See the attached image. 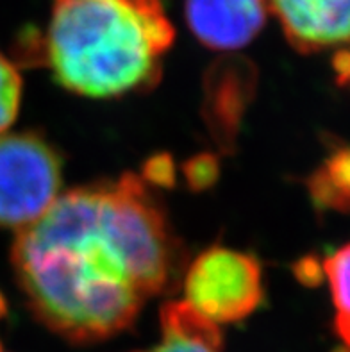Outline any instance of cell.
Returning <instances> with one entry per match:
<instances>
[{"instance_id":"1","label":"cell","mask_w":350,"mask_h":352,"mask_svg":"<svg viewBox=\"0 0 350 352\" xmlns=\"http://www.w3.org/2000/svg\"><path fill=\"white\" fill-rule=\"evenodd\" d=\"M11 265L34 317L86 345L120 335L170 290L184 250L146 184L124 174L61 193L17 232Z\"/></svg>"},{"instance_id":"2","label":"cell","mask_w":350,"mask_h":352,"mask_svg":"<svg viewBox=\"0 0 350 352\" xmlns=\"http://www.w3.org/2000/svg\"><path fill=\"white\" fill-rule=\"evenodd\" d=\"M173 38L161 0H54L36 47L63 88L111 98L155 85Z\"/></svg>"},{"instance_id":"3","label":"cell","mask_w":350,"mask_h":352,"mask_svg":"<svg viewBox=\"0 0 350 352\" xmlns=\"http://www.w3.org/2000/svg\"><path fill=\"white\" fill-rule=\"evenodd\" d=\"M59 152L34 131L0 134V228L22 231L61 195Z\"/></svg>"},{"instance_id":"4","label":"cell","mask_w":350,"mask_h":352,"mask_svg":"<svg viewBox=\"0 0 350 352\" xmlns=\"http://www.w3.org/2000/svg\"><path fill=\"white\" fill-rule=\"evenodd\" d=\"M184 302L220 324L247 318L265 297L261 265L254 256L227 247H211L182 276Z\"/></svg>"},{"instance_id":"5","label":"cell","mask_w":350,"mask_h":352,"mask_svg":"<svg viewBox=\"0 0 350 352\" xmlns=\"http://www.w3.org/2000/svg\"><path fill=\"white\" fill-rule=\"evenodd\" d=\"M266 4L298 52L350 43V0H266Z\"/></svg>"},{"instance_id":"6","label":"cell","mask_w":350,"mask_h":352,"mask_svg":"<svg viewBox=\"0 0 350 352\" xmlns=\"http://www.w3.org/2000/svg\"><path fill=\"white\" fill-rule=\"evenodd\" d=\"M186 22L200 43L238 50L259 34L270 13L266 0H186Z\"/></svg>"},{"instance_id":"7","label":"cell","mask_w":350,"mask_h":352,"mask_svg":"<svg viewBox=\"0 0 350 352\" xmlns=\"http://www.w3.org/2000/svg\"><path fill=\"white\" fill-rule=\"evenodd\" d=\"M208 80V124L220 138L232 140L239 116L250 98L252 68H241L239 59L218 61Z\"/></svg>"},{"instance_id":"8","label":"cell","mask_w":350,"mask_h":352,"mask_svg":"<svg viewBox=\"0 0 350 352\" xmlns=\"http://www.w3.org/2000/svg\"><path fill=\"white\" fill-rule=\"evenodd\" d=\"M160 322V342L138 352H223L220 326L202 317L184 300L164 304Z\"/></svg>"},{"instance_id":"9","label":"cell","mask_w":350,"mask_h":352,"mask_svg":"<svg viewBox=\"0 0 350 352\" xmlns=\"http://www.w3.org/2000/svg\"><path fill=\"white\" fill-rule=\"evenodd\" d=\"M309 192L322 208L350 213V147H342L324 161L309 179Z\"/></svg>"},{"instance_id":"10","label":"cell","mask_w":350,"mask_h":352,"mask_svg":"<svg viewBox=\"0 0 350 352\" xmlns=\"http://www.w3.org/2000/svg\"><path fill=\"white\" fill-rule=\"evenodd\" d=\"M334 304V329L343 347L350 351V243L322 263Z\"/></svg>"},{"instance_id":"11","label":"cell","mask_w":350,"mask_h":352,"mask_svg":"<svg viewBox=\"0 0 350 352\" xmlns=\"http://www.w3.org/2000/svg\"><path fill=\"white\" fill-rule=\"evenodd\" d=\"M22 77L4 54H0V134L14 124L22 102Z\"/></svg>"},{"instance_id":"12","label":"cell","mask_w":350,"mask_h":352,"mask_svg":"<svg viewBox=\"0 0 350 352\" xmlns=\"http://www.w3.org/2000/svg\"><path fill=\"white\" fill-rule=\"evenodd\" d=\"M217 174V165L211 160H193L191 170H188L191 184H209L211 175Z\"/></svg>"},{"instance_id":"13","label":"cell","mask_w":350,"mask_h":352,"mask_svg":"<svg viewBox=\"0 0 350 352\" xmlns=\"http://www.w3.org/2000/svg\"><path fill=\"white\" fill-rule=\"evenodd\" d=\"M333 68L340 86H350V43L345 49L338 50L333 58Z\"/></svg>"},{"instance_id":"14","label":"cell","mask_w":350,"mask_h":352,"mask_svg":"<svg viewBox=\"0 0 350 352\" xmlns=\"http://www.w3.org/2000/svg\"><path fill=\"white\" fill-rule=\"evenodd\" d=\"M0 352H2V347H0Z\"/></svg>"}]
</instances>
